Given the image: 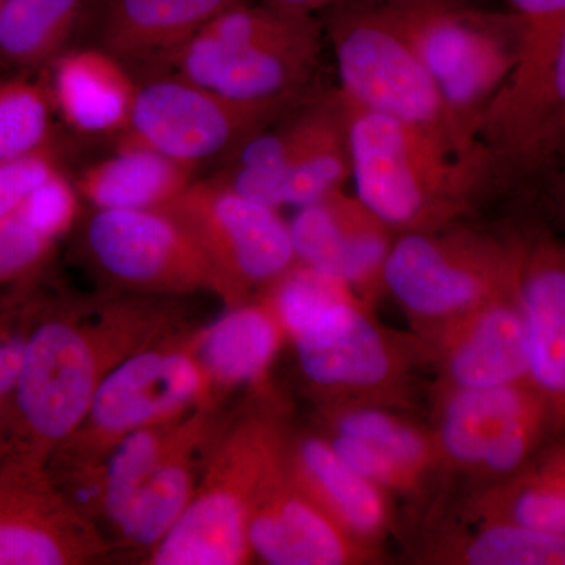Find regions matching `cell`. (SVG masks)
I'll use <instances>...</instances> for the list:
<instances>
[{
    "mask_svg": "<svg viewBox=\"0 0 565 565\" xmlns=\"http://www.w3.org/2000/svg\"><path fill=\"white\" fill-rule=\"evenodd\" d=\"M344 104L351 178L367 210L396 234L462 221L493 170L490 152L459 156L415 126Z\"/></svg>",
    "mask_w": 565,
    "mask_h": 565,
    "instance_id": "6da1fadb",
    "label": "cell"
},
{
    "mask_svg": "<svg viewBox=\"0 0 565 565\" xmlns=\"http://www.w3.org/2000/svg\"><path fill=\"white\" fill-rule=\"evenodd\" d=\"M321 41L313 17L243 2L207 22L170 66L232 102L288 104L302 98L313 79Z\"/></svg>",
    "mask_w": 565,
    "mask_h": 565,
    "instance_id": "7a4b0ae2",
    "label": "cell"
},
{
    "mask_svg": "<svg viewBox=\"0 0 565 565\" xmlns=\"http://www.w3.org/2000/svg\"><path fill=\"white\" fill-rule=\"evenodd\" d=\"M519 226L490 232L462 222L397 234L384 269L385 294L424 333L512 291L519 275Z\"/></svg>",
    "mask_w": 565,
    "mask_h": 565,
    "instance_id": "3957f363",
    "label": "cell"
},
{
    "mask_svg": "<svg viewBox=\"0 0 565 565\" xmlns=\"http://www.w3.org/2000/svg\"><path fill=\"white\" fill-rule=\"evenodd\" d=\"M344 102L415 126L459 156L482 154L457 131L437 85L405 39L392 0L337 7L327 22Z\"/></svg>",
    "mask_w": 565,
    "mask_h": 565,
    "instance_id": "277c9868",
    "label": "cell"
},
{
    "mask_svg": "<svg viewBox=\"0 0 565 565\" xmlns=\"http://www.w3.org/2000/svg\"><path fill=\"white\" fill-rule=\"evenodd\" d=\"M405 39L430 74L457 131L471 148L520 57L514 13L465 9L455 0H392Z\"/></svg>",
    "mask_w": 565,
    "mask_h": 565,
    "instance_id": "5b68a950",
    "label": "cell"
},
{
    "mask_svg": "<svg viewBox=\"0 0 565 565\" xmlns=\"http://www.w3.org/2000/svg\"><path fill=\"white\" fill-rule=\"evenodd\" d=\"M223 173L234 191L275 210L302 207L343 189L351 178L343 96H302L241 141Z\"/></svg>",
    "mask_w": 565,
    "mask_h": 565,
    "instance_id": "8992f818",
    "label": "cell"
},
{
    "mask_svg": "<svg viewBox=\"0 0 565 565\" xmlns=\"http://www.w3.org/2000/svg\"><path fill=\"white\" fill-rule=\"evenodd\" d=\"M286 444L288 437L274 416L255 415L237 424L215 455L200 492L151 550V564L248 563V514L264 482L285 460Z\"/></svg>",
    "mask_w": 565,
    "mask_h": 565,
    "instance_id": "52a82bcc",
    "label": "cell"
},
{
    "mask_svg": "<svg viewBox=\"0 0 565 565\" xmlns=\"http://www.w3.org/2000/svg\"><path fill=\"white\" fill-rule=\"evenodd\" d=\"M308 390L322 405L375 404L411 411L427 370L414 332L384 326L355 299L292 341Z\"/></svg>",
    "mask_w": 565,
    "mask_h": 565,
    "instance_id": "ba28073f",
    "label": "cell"
},
{
    "mask_svg": "<svg viewBox=\"0 0 565 565\" xmlns=\"http://www.w3.org/2000/svg\"><path fill=\"white\" fill-rule=\"evenodd\" d=\"M427 396L444 478L463 476L471 489L519 473L553 440L548 408L531 384L429 386Z\"/></svg>",
    "mask_w": 565,
    "mask_h": 565,
    "instance_id": "9c48e42d",
    "label": "cell"
},
{
    "mask_svg": "<svg viewBox=\"0 0 565 565\" xmlns=\"http://www.w3.org/2000/svg\"><path fill=\"white\" fill-rule=\"evenodd\" d=\"M98 344L65 316H51L29 330L9 411L14 455L44 463L55 446L79 433L99 382L114 366Z\"/></svg>",
    "mask_w": 565,
    "mask_h": 565,
    "instance_id": "30bf717a",
    "label": "cell"
},
{
    "mask_svg": "<svg viewBox=\"0 0 565 565\" xmlns=\"http://www.w3.org/2000/svg\"><path fill=\"white\" fill-rule=\"evenodd\" d=\"M191 233L214 270L217 292L232 305L250 302L296 264L289 223L211 178L195 181L163 207Z\"/></svg>",
    "mask_w": 565,
    "mask_h": 565,
    "instance_id": "8fae6325",
    "label": "cell"
},
{
    "mask_svg": "<svg viewBox=\"0 0 565 565\" xmlns=\"http://www.w3.org/2000/svg\"><path fill=\"white\" fill-rule=\"evenodd\" d=\"M294 103H237L177 74L154 77L137 88L122 134L125 143L150 148L195 172L203 163L222 162L241 141Z\"/></svg>",
    "mask_w": 565,
    "mask_h": 565,
    "instance_id": "7c38bea8",
    "label": "cell"
},
{
    "mask_svg": "<svg viewBox=\"0 0 565 565\" xmlns=\"http://www.w3.org/2000/svg\"><path fill=\"white\" fill-rule=\"evenodd\" d=\"M92 258L111 280L148 291H217L191 233L166 210H96L85 230Z\"/></svg>",
    "mask_w": 565,
    "mask_h": 565,
    "instance_id": "4fadbf2b",
    "label": "cell"
},
{
    "mask_svg": "<svg viewBox=\"0 0 565 565\" xmlns=\"http://www.w3.org/2000/svg\"><path fill=\"white\" fill-rule=\"evenodd\" d=\"M427 370L437 388L531 384L525 316L515 289L424 333Z\"/></svg>",
    "mask_w": 565,
    "mask_h": 565,
    "instance_id": "5bb4252c",
    "label": "cell"
},
{
    "mask_svg": "<svg viewBox=\"0 0 565 565\" xmlns=\"http://www.w3.org/2000/svg\"><path fill=\"white\" fill-rule=\"evenodd\" d=\"M520 24V57L482 125L501 161H531L550 120V84L565 28V0H508Z\"/></svg>",
    "mask_w": 565,
    "mask_h": 565,
    "instance_id": "9a60e30c",
    "label": "cell"
},
{
    "mask_svg": "<svg viewBox=\"0 0 565 565\" xmlns=\"http://www.w3.org/2000/svg\"><path fill=\"white\" fill-rule=\"evenodd\" d=\"M297 210L289 223L296 263L340 278L374 308L397 234L343 189Z\"/></svg>",
    "mask_w": 565,
    "mask_h": 565,
    "instance_id": "2e32d148",
    "label": "cell"
},
{
    "mask_svg": "<svg viewBox=\"0 0 565 565\" xmlns=\"http://www.w3.org/2000/svg\"><path fill=\"white\" fill-rule=\"evenodd\" d=\"M87 534L44 463L14 452L0 462V565L81 563L95 548Z\"/></svg>",
    "mask_w": 565,
    "mask_h": 565,
    "instance_id": "e0dca14e",
    "label": "cell"
},
{
    "mask_svg": "<svg viewBox=\"0 0 565 565\" xmlns=\"http://www.w3.org/2000/svg\"><path fill=\"white\" fill-rule=\"evenodd\" d=\"M207 382L196 355L140 349L104 374L84 424L115 444L132 430L172 422L202 396Z\"/></svg>",
    "mask_w": 565,
    "mask_h": 565,
    "instance_id": "ac0fdd59",
    "label": "cell"
},
{
    "mask_svg": "<svg viewBox=\"0 0 565 565\" xmlns=\"http://www.w3.org/2000/svg\"><path fill=\"white\" fill-rule=\"evenodd\" d=\"M252 556L270 565H371L384 552L353 539L296 484L285 460L253 501L247 523Z\"/></svg>",
    "mask_w": 565,
    "mask_h": 565,
    "instance_id": "d6986e66",
    "label": "cell"
},
{
    "mask_svg": "<svg viewBox=\"0 0 565 565\" xmlns=\"http://www.w3.org/2000/svg\"><path fill=\"white\" fill-rule=\"evenodd\" d=\"M516 294L525 316L530 382L548 408L553 438L565 435V239L542 223L519 226Z\"/></svg>",
    "mask_w": 565,
    "mask_h": 565,
    "instance_id": "ffe728a7",
    "label": "cell"
},
{
    "mask_svg": "<svg viewBox=\"0 0 565 565\" xmlns=\"http://www.w3.org/2000/svg\"><path fill=\"white\" fill-rule=\"evenodd\" d=\"M286 468L296 484L356 541L384 552L396 531L392 494L345 462L321 433L286 444Z\"/></svg>",
    "mask_w": 565,
    "mask_h": 565,
    "instance_id": "44dd1931",
    "label": "cell"
},
{
    "mask_svg": "<svg viewBox=\"0 0 565 565\" xmlns=\"http://www.w3.org/2000/svg\"><path fill=\"white\" fill-rule=\"evenodd\" d=\"M245 0H107L99 47L126 66H170L207 22Z\"/></svg>",
    "mask_w": 565,
    "mask_h": 565,
    "instance_id": "7402d4cb",
    "label": "cell"
},
{
    "mask_svg": "<svg viewBox=\"0 0 565 565\" xmlns=\"http://www.w3.org/2000/svg\"><path fill=\"white\" fill-rule=\"evenodd\" d=\"M51 66L52 102L71 129L87 136L126 131L139 85L120 58L85 47L62 52Z\"/></svg>",
    "mask_w": 565,
    "mask_h": 565,
    "instance_id": "603a6c76",
    "label": "cell"
},
{
    "mask_svg": "<svg viewBox=\"0 0 565 565\" xmlns=\"http://www.w3.org/2000/svg\"><path fill=\"white\" fill-rule=\"evenodd\" d=\"M411 550L426 565H565V534L508 523L449 522L429 519Z\"/></svg>",
    "mask_w": 565,
    "mask_h": 565,
    "instance_id": "cb8c5ba5",
    "label": "cell"
},
{
    "mask_svg": "<svg viewBox=\"0 0 565 565\" xmlns=\"http://www.w3.org/2000/svg\"><path fill=\"white\" fill-rule=\"evenodd\" d=\"M286 338L266 297L234 305L200 338L196 359L222 386L256 384L273 366Z\"/></svg>",
    "mask_w": 565,
    "mask_h": 565,
    "instance_id": "d4e9b609",
    "label": "cell"
},
{
    "mask_svg": "<svg viewBox=\"0 0 565 565\" xmlns=\"http://www.w3.org/2000/svg\"><path fill=\"white\" fill-rule=\"evenodd\" d=\"M193 182V170L167 156L122 143L110 158L88 167L76 181L95 210H163Z\"/></svg>",
    "mask_w": 565,
    "mask_h": 565,
    "instance_id": "484cf974",
    "label": "cell"
},
{
    "mask_svg": "<svg viewBox=\"0 0 565 565\" xmlns=\"http://www.w3.org/2000/svg\"><path fill=\"white\" fill-rule=\"evenodd\" d=\"M321 426L326 433L374 446L430 484H441L444 470L433 429L407 411L375 404L322 405Z\"/></svg>",
    "mask_w": 565,
    "mask_h": 565,
    "instance_id": "4316f807",
    "label": "cell"
},
{
    "mask_svg": "<svg viewBox=\"0 0 565 565\" xmlns=\"http://www.w3.org/2000/svg\"><path fill=\"white\" fill-rule=\"evenodd\" d=\"M199 434L193 423L178 427L166 456L134 494L117 525L122 537L132 545L154 548L191 503L195 493L192 446Z\"/></svg>",
    "mask_w": 565,
    "mask_h": 565,
    "instance_id": "83f0119b",
    "label": "cell"
},
{
    "mask_svg": "<svg viewBox=\"0 0 565 565\" xmlns=\"http://www.w3.org/2000/svg\"><path fill=\"white\" fill-rule=\"evenodd\" d=\"M456 514L460 523H508L565 534V494L535 460L503 481L470 489Z\"/></svg>",
    "mask_w": 565,
    "mask_h": 565,
    "instance_id": "f1b7e54d",
    "label": "cell"
},
{
    "mask_svg": "<svg viewBox=\"0 0 565 565\" xmlns=\"http://www.w3.org/2000/svg\"><path fill=\"white\" fill-rule=\"evenodd\" d=\"M88 0H6L0 61L22 70L51 65L77 28Z\"/></svg>",
    "mask_w": 565,
    "mask_h": 565,
    "instance_id": "f546056e",
    "label": "cell"
},
{
    "mask_svg": "<svg viewBox=\"0 0 565 565\" xmlns=\"http://www.w3.org/2000/svg\"><path fill=\"white\" fill-rule=\"evenodd\" d=\"M264 297L292 341L311 332L344 303L359 299L340 278L299 263L282 274Z\"/></svg>",
    "mask_w": 565,
    "mask_h": 565,
    "instance_id": "4dcf8cb0",
    "label": "cell"
},
{
    "mask_svg": "<svg viewBox=\"0 0 565 565\" xmlns=\"http://www.w3.org/2000/svg\"><path fill=\"white\" fill-rule=\"evenodd\" d=\"M50 88L24 76L0 81V162L51 148Z\"/></svg>",
    "mask_w": 565,
    "mask_h": 565,
    "instance_id": "1f68e13d",
    "label": "cell"
},
{
    "mask_svg": "<svg viewBox=\"0 0 565 565\" xmlns=\"http://www.w3.org/2000/svg\"><path fill=\"white\" fill-rule=\"evenodd\" d=\"M177 429H166V424L141 427L115 441L103 473V508L115 526L131 504L134 494L166 456Z\"/></svg>",
    "mask_w": 565,
    "mask_h": 565,
    "instance_id": "d6a6232c",
    "label": "cell"
},
{
    "mask_svg": "<svg viewBox=\"0 0 565 565\" xmlns=\"http://www.w3.org/2000/svg\"><path fill=\"white\" fill-rule=\"evenodd\" d=\"M321 434L345 462L355 468L364 478L382 487L393 498H404L414 508H422L426 503L434 486L422 476L412 473L411 470L397 463L392 457L379 451L374 446L345 437V435L326 433V430H321Z\"/></svg>",
    "mask_w": 565,
    "mask_h": 565,
    "instance_id": "836d02e7",
    "label": "cell"
},
{
    "mask_svg": "<svg viewBox=\"0 0 565 565\" xmlns=\"http://www.w3.org/2000/svg\"><path fill=\"white\" fill-rule=\"evenodd\" d=\"M79 210V191L58 170L24 200L17 215L33 232L54 243L70 230Z\"/></svg>",
    "mask_w": 565,
    "mask_h": 565,
    "instance_id": "e575fe53",
    "label": "cell"
},
{
    "mask_svg": "<svg viewBox=\"0 0 565 565\" xmlns=\"http://www.w3.org/2000/svg\"><path fill=\"white\" fill-rule=\"evenodd\" d=\"M51 245L17 214L0 221V282L21 280L39 269Z\"/></svg>",
    "mask_w": 565,
    "mask_h": 565,
    "instance_id": "d590c367",
    "label": "cell"
},
{
    "mask_svg": "<svg viewBox=\"0 0 565 565\" xmlns=\"http://www.w3.org/2000/svg\"><path fill=\"white\" fill-rule=\"evenodd\" d=\"M58 170L52 148L0 162V221L17 214L24 200Z\"/></svg>",
    "mask_w": 565,
    "mask_h": 565,
    "instance_id": "8d00e7d4",
    "label": "cell"
},
{
    "mask_svg": "<svg viewBox=\"0 0 565 565\" xmlns=\"http://www.w3.org/2000/svg\"><path fill=\"white\" fill-rule=\"evenodd\" d=\"M28 332V329H17L9 321H0V419L10 411Z\"/></svg>",
    "mask_w": 565,
    "mask_h": 565,
    "instance_id": "74e56055",
    "label": "cell"
},
{
    "mask_svg": "<svg viewBox=\"0 0 565 565\" xmlns=\"http://www.w3.org/2000/svg\"><path fill=\"white\" fill-rule=\"evenodd\" d=\"M565 148V28L557 46L550 84V120L539 158Z\"/></svg>",
    "mask_w": 565,
    "mask_h": 565,
    "instance_id": "f35d334b",
    "label": "cell"
},
{
    "mask_svg": "<svg viewBox=\"0 0 565 565\" xmlns=\"http://www.w3.org/2000/svg\"><path fill=\"white\" fill-rule=\"evenodd\" d=\"M535 177L546 180L545 196L548 210L565 228V148L546 154L535 167Z\"/></svg>",
    "mask_w": 565,
    "mask_h": 565,
    "instance_id": "ab89813d",
    "label": "cell"
},
{
    "mask_svg": "<svg viewBox=\"0 0 565 565\" xmlns=\"http://www.w3.org/2000/svg\"><path fill=\"white\" fill-rule=\"evenodd\" d=\"M534 460L546 478L565 494V435L550 440Z\"/></svg>",
    "mask_w": 565,
    "mask_h": 565,
    "instance_id": "60d3db41",
    "label": "cell"
},
{
    "mask_svg": "<svg viewBox=\"0 0 565 565\" xmlns=\"http://www.w3.org/2000/svg\"><path fill=\"white\" fill-rule=\"evenodd\" d=\"M351 2H356V0H264V3L273 9L302 14V17H313L316 11L333 10Z\"/></svg>",
    "mask_w": 565,
    "mask_h": 565,
    "instance_id": "b9f144b4",
    "label": "cell"
},
{
    "mask_svg": "<svg viewBox=\"0 0 565 565\" xmlns=\"http://www.w3.org/2000/svg\"><path fill=\"white\" fill-rule=\"evenodd\" d=\"M3 2H6V0H0V9H2Z\"/></svg>",
    "mask_w": 565,
    "mask_h": 565,
    "instance_id": "7bdbcfd3",
    "label": "cell"
}]
</instances>
